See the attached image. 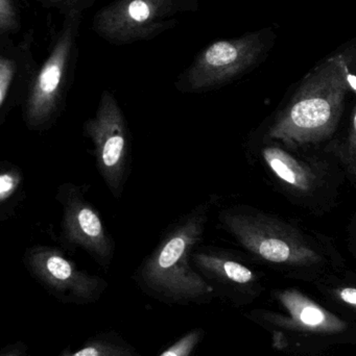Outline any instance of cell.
<instances>
[{
	"mask_svg": "<svg viewBox=\"0 0 356 356\" xmlns=\"http://www.w3.org/2000/svg\"><path fill=\"white\" fill-rule=\"evenodd\" d=\"M204 336L205 332L202 328H194L178 339L159 356H196Z\"/></svg>",
	"mask_w": 356,
	"mask_h": 356,
	"instance_id": "ac0fdd59",
	"label": "cell"
},
{
	"mask_svg": "<svg viewBox=\"0 0 356 356\" xmlns=\"http://www.w3.org/2000/svg\"><path fill=\"white\" fill-rule=\"evenodd\" d=\"M192 264L217 294L250 299L263 290L258 272L228 249L201 244L192 252Z\"/></svg>",
	"mask_w": 356,
	"mask_h": 356,
	"instance_id": "8fae6325",
	"label": "cell"
},
{
	"mask_svg": "<svg viewBox=\"0 0 356 356\" xmlns=\"http://www.w3.org/2000/svg\"><path fill=\"white\" fill-rule=\"evenodd\" d=\"M324 149L338 161L346 181L356 188V106L345 135L330 141Z\"/></svg>",
	"mask_w": 356,
	"mask_h": 356,
	"instance_id": "2e32d148",
	"label": "cell"
},
{
	"mask_svg": "<svg viewBox=\"0 0 356 356\" xmlns=\"http://www.w3.org/2000/svg\"><path fill=\"white\" fill-rule=\"evenodd\" d=\"M25 198V177L22 169L3 161L0 164V221L14 217Z\"/></svg>",
	"mask_w": 356,
	"mask_h": 356,
	"instance_id": "5bb4252c",
	"label": "cell"
},
{
	"mask_svg": "<svg viewBox=\"0 0 356 356\" xmlns=\"http://www.w3.org/2000/svg\"><path fill=\"white\" fill-rule=\"evenodd\" d=\"M273 43L271 29L217 40L194 56L178 76L176 90L182 94H203L225 87L258 66Z\"/></svg>",
	"mask_w": 356,
	"mask_h": 356,
	"instance_id": "8992f818",
	"label": "cell"
},
{
	"mask_svg": "<svg viewBox=\"0 0 356 356\" xmlns=\"http://www.w3.org/2000/svg\"><path fill=\"white\" fill-rule=\"evenodd\" d=\"M59 356H141L133 346L114 332H105L89 339L81 348H65Z\"/></svg>",
	"mask_w": 356,
	"mask_h": 356,
	"instance_id": "9a60e30c",
	"label": "cell"
},
{
	"mask_svg": "<svg viewBox=\"0 0 356 356\" xmlns=\"http://www.w3.org/2000/svg\"><path fill=\"white\" fill-rule=\"evenodd\" d=\"M42 8L46 10H56L63 17L70 12H85L91 8L96 0H35Z\"/></svg>",
	"mask_w": 356,
	"mask_h": 356,
	"instance_id": "d6986e66",
	"label": "cell"
},
{
	"mask_svg": "<svg viewBox=\"0 0 356 356\" xmlns=\"http://www.w3.org/2000/svg\"><path fill=\"white\" fill-rule=\"evenodd\" d=\"M319 286H326L327 292L336 300L347 307L356 309V286L347 284H334L330 286L325 280L316 282Z\"/></svg>",
	"mask_w": 356,
	"mask_h": 356,
	"instance_id": "ffe728a7",
	"label": "cell"
},
{
	"mask_svg": "<svg viewBox=\"0 0 356 356\" xmlns=\"http://www.w3.org/2000/svg\"><path fill=\"white\" fill-rule=\"evenodd\" d=\"M217 197L199 203L171 224L134 274L140 289L169 305H204L217 292L194 269L192 254L202 244Z\"/></svg>",
	"mask_w": 356,
	"mask_h": 356,
	"instance_id": "3957f363",
	"label": "cell"
},
{
	"mask_svg": "<svg viewBox=\"0 0 356 356\" xmlns=\"http://www.w3.org/2000/svg\"><path fill=\"white\" fill-rule=\"evenodd\" d=\"M21 10L18 0H0V43L13 40L21 31Z\"/></svg>",
	"mask_w": 356,
	"mask_h": 356,
	"instance_id": "e0dca14e",
	"label": "cell"
},
{
	"mask_svg": "<svg viewBox=\"0 0 356 356\" xmlns=\"http://www.w3.org/2000/svg\"><path fill=\"white\" fill-rule=\"evenodd\" d=\"M56 199L62 207L61 244L67 250L82 249L107 271L114 259L115 243L100 211L72 182L60 184Z\"/></svg>",
	"mask_w": 356,
	"mask_h": 356,
	"instance_id": "30bf717a",
	"label": "cell"
},
{
	"mask_svg": "<svg viewBox=\"0 0 356 356\" xmlns=\"http://www.w3.org/2000/svg\"><path fill=\"white\" fill-rule=\"evenodd\" d=\"M93 145L96 168L111 195L121 199L131 175V135L125 113L114 94L104 90L93 117L83 127Z\"/></svg>",
	"mask_w": 356,
	"mask_h": 356,
	"instance_id": "ba28073f",
	"label": "cell"
},
{
	"mask_svg": "<svg viewBox=\"0 0 356 356\" xmlns=\"http://www.w3.org/2000/svg\"><path fill=\"white\" fill-rule=\"evenodd\" d=\"M246 154L293 204L319 217L338 207L346 177L338 161L325 149L322 154L256 131L247 142Z\"/></svg>",
	"mask_w": 356,
	"mask_h": 356,
	"instance_id": "277c9868",
	"label": "cell"
},
{
	"mask_svg": "<svg viewBox=\"0 0 356 356\" xmlns=\"http://www.w3.org/2000/svg\"><path fill=\"white\" fill-rule=\"evenodd\" d=\"M22 261L31 277L65 305H91L100 300L108 288V282L104 278L79 269L56 247H29Z\"/></svg>",
	"mask_w": 356,
	"mask_h": 356,
	"instance_id": "9c48e42d",
	"label": "cell"
},
{
	"mask_svg": "<svg viewBox=\"0 0 356 356\" xmlns=\"http://www.w3.org/2000/svg\"><path fill=\"white\" fill-rule=\"evenodd\" d=\"M219 226L253 259L296 280L318 282L345 267L334 238L249 204H233L217 216Z\"/></svg>",
	"mask_w": 356,
	"mask_h": 356,
	"instance_id": "6da1fadb",
	"label": "cell"
},
{
	"mask_svg": "<svg viewBox=\"0 0 356 356\" xmlns=\"http://www.w3.org/2000/svg\"><path fill=\"white\" fill-rule=\"evenodd\" d=\"M0 356H31L29 349L23 343H14L4 347L0 353Z\"/></svg>",
	"mask_w": 356,
	"mask_h": 356,
	"instance_id": "7402d4cb",
	"label": "cell"
},
{
	"mask_svg": "<svg viewBox=\"0 0 356 356\" xmlns=\"http://www.w3.org/2000/svg\"><path fill=\"white\" fill-rule=\"evenodd\" d=\"M278 302L288 312L284 325L298 332L316 334H338L347 330V323L330 313L297 289L275 292Z\"/></svg>",
	"mask_w": 356,
	"mask_h": 356,
	"instance_id": "4fadbf2b",
	"label": "cell"
},
{
	"mask_svg": "<svg viewBox=\"0 0 356 356\" xmlns=\"http://www.w3.org/2000/svg\"><path fill=\"white\" fill-rule=\"evenodd\" d=\"M33 42L35 31L31 29L17 43H0V127L15 108H22L39 71Z\"/></svg>",
	"mask_w": 356,
	"mask_h": 356,
	"instance_id": "7c38bea8",
	"label": "cell"
},
{
	"mask_svg": "<svg viewBox=\"0 0 356 356\" xmlns=\"http://www.w3.org/2000/svg\"><path fill=\"white\" fill-rule=\"evenodd\" d=\"M346 246L351 257L356 261V211L351 216L346 226Z\"/></svg>",
	"mask_w": 356,
	"mask_h": 356,
	"instance_id": "44dd1931",
	"label": "cell"
},
{
	"mask_svg": "<svg viewBox=\"0 0 356 356\" xmlns=\"http://www.w3.org/2000/svg\"><path fill=\"white\" fill-rule=\"evenodd\" d=\"M84 13H69L40 66L26 100L22 106V120L29 131L42 133L52 129L66 108L79 60V29Z\"/></svg>",
	"mask_w": 356,
	"mask_h": 356,
	"instance_id": "5b68a950",
	"label": "cell"
},
{
	"mask_svg": "<svg viewBox=\"0 0 356 356\" xmlns=\"http://www.w3.org/2000/svg\"><path fill=\"white\" fill-rule=\"evenodd\" d=\"M355 66V47L320 62L259 133L301 147L330 143L342 120Z\"/></svg>",
	"mask_w": 356,
	"mask_h": 356,
	"instance_id": "7a4b0ae2",
	"label": "cell"
},
{
	"mask_svg": "<svg viewBox=\"0 0 356 356\" xmlns=\"http://www.w3.org/2000/svg\"><path fill=\"white\" fill-rule=\"evenodd\" d=\"M199 10V0H114L94 14L91 29L111 45H130L156 39Z\"/></svg>",
	"mask_w": 356,
	"mask_h": 356,
	"instance_id": "52a82bcc",
	"label": "cell"
}]
</instances>
